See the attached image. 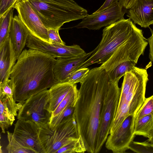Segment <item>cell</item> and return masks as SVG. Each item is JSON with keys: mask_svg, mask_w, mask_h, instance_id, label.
I'll return each instance as SVG.
<instances>
[{"mask_svg": "<svg viewBox=\"0 0 153 153\" xmlns=\"http://www.w3.org/2000/svg\"><path fill=\"white\" fill-rule=\"evenodd\" d=\"M111 81L105 71L94 68L81 83L74 114L86 152L95 153L101 113Z\"/></svg>", "mask_w": 153, "mask_h": 153, "instance_id": "cell-1", "label": "cell"}, {"mask_svg": "<svg viewBox=\"0 0 153 153\" xmlns=\"http://www.w3.org/2000/svg\"><path fill=\"white\" fill-rule=\"evenodd\" d=\"M56 59L39 51L23 50L11 71L10 79L15 100L22 105L31 96L58 83L54 74Z\"/></svg>", "mask_w": 153, "mask_h": 153, "instance_id": "cell-2", "label": "cell"}, {"mask_svg": "<svg viewBox=\"0 0 153 153\" xmlns=\"http://www.w3.org/2000/svg\"><path fill=\"white\" fill-rule=\"evenodd\" d=\"M140 30L129 18L119 20L105 27L100 43L78 69L94 64L105 63L120 46Z\"/></svg>", "mask_w": 153, "mask_h": 153, "instance_id": "cell-3", "label": "cell"}, {"mask_svg": "<svg viewBox=\"0 0 153 153\" xmlns=\"http://www.w3.org/2000/svg\"><path fill=\"white\" fill-rule=\"evenodd\" d=\"M47 28L59 30L66 22L82 19L87 11L74 0H27Z\"/></svg>", "mask_w": 153, "mask_h": 153, "instance_id": "cell-4", "label": "cell"}, {"mask_svg": "<svg viewBox=\"0 0 153 153\" xmlns=\"http://www.w3.org/2000/svg\"><path fill=\"white\" fill-rule=\"evenodd\" d=\"M148 76L146 69L136 67L124 76L116 111L123 118L135 116L143 103Z\"/></svg>", "mask_w": 153, "mask_h": 153, "instance_id": "cell-5", "label": "cell"}, {"mask_svg": "<svg viewBox=\"0 0 153 153\" xmlns=\"http://www.w3.org/2000/svg\"><path fill=\"white\" fill-rule=\"evenodd\" d=\"M80 136L74 113L53 129L49 123L39 127V138L44 153H56L62 146Z\"/></svg>", "mask_w": 153, "mask_h": 153, "instance_id": "cell-6", "label": "cell"}, {"mask_svg": "<svg viewBox=\"0 0 153 153\" xmlns=\"http://www.w3.org/2000/svg\"><path fill=\"white\" fill-rule=\"evenodd\" d=\"M140 29L127 41L120 46L110 58L100 67L107 73L119 64L127 61L137 63L141 55L144 54L148 42Z\"/></svg>", "mask_w": 153, "mask_h": 153, "instance_id": "cell-7", "label": "cell"}, {"mask_svg": "<svg viewBox=\"0 0 153 153\" xmlns=\"http://www.w3.org/2000/svg\"><path fill=\"white\" fill-rule=\"evenodd\" d=\"M118 81H111L101 113L95 153H99L109 134L112 123L115 117L119 102L121 88Z\"/></svg>", "mask_w": 153, "mask_h": 153, "instance_id": "cell-8", "label": "cell"}, {"mask_svg": "<svg viewBox=\"0 0 153 153\" xmlns=\"http://www.w3.org/2000/svg\"><path fill=\"white\" fill-rule=\"evenodd\" d=\"M49 97L48 89L29 97L19 110L18 120L33 121L39 127L49 123L51 116L47 109Z\"/></svg>", "mask_w": 153, "mask_h": 153, "instance_id": "cell-9", "label": "cell"}, {"mask_svg": "<svg viewBox=\"0 0 153 153\" xmlns=\"http://www.w3.org/2000/svg\"><path fill=\"white\" fill-rule=\"evenodd\" d=\"M127 10L119 1L100 12L93 13L91 15L88 14L74 27L78 29L86 28L91 30H99L124 19V16Z\"/></svg>", "mask_w": 153, "mask_h": 153, "instance_id": "cell-10", "label": "cell"}, {"mask_svg": "<svg viewBox=\"0 0 153 153\" xmlns=\"http://www.w3.org/2000/svg\"><path fill=\"white\" fill-rule=\"evenodd\" d=\"M135 116H128L115 131L109 134L105 144L108 149L114 153H124L128 149L135 135L134 130Z\"/></svg>", "mask_w": 153, "mask_h": 153, "instance_id": "cell-11", "label": "cell"}, {"mask_svg": "<svg viewBox=\"0 0 153 153\" xmlns=\"http://www.w3.org/2000/svg\"><path fill=\"white\" fill-rule=\"evenodd\" d=\"M20 19L31 35L49 43L48 29L27 0H23L15 6Z\"/></svg>", "mask_w": 153, "mask_h": 153, "instance_id": "cell-12", "label": "cell"}, {"mask_svg": "<svg viewBox=\"0 0 153 153\" xmlns=\"http://www.w3.org/2000/svg\"><path fill=\"white\" fill-rule=\"evenodd\" d=\"M26 45L29 49L39 51L55 58H69L81 56L86 53L78 45L50 44L30 34Z\"/></svg>", "mask_w": 153, "mask_h": 153, "instance_id": "cell-13", "label": "cell"}, {"mask_svg": "<svg viewBox=\"0 0 153 153\" xmlns=\"http://www.w3.org/2000/svg\"><path fill=\"white\" fill-rule=\"evenodd\" d=\"M39 127L33 121L18 120L13 134L16 140L34 153H44L39 138Z\"/></svg>", "mask_w": 153, "mask_h": 153, "instance_id": "cell-14", "label": "cell"}, {"mask_svg": "<svg viewBox=\"0 0 153 153\" xmlns=\"http://www.w3.org/2000/svg\"><path fill=\"white\" fill-rule=\"evenodd\" d=\"M127 16L134 24L146 28L153 24V0H137Z\"/></svg>", "mask_w": 153, "mask_h": 153, "instance_id": "cell-15", "label": "cell"}, {"mask_svg": "<svg viewBox=\"0 0 153 153\" xmlns=\"http://www.w3.org/2000/svg\"><path fill=\"white\" fill-rule=\"evenodd\" d=\"M91 53V51L80 56L57 58L54 66V74L57 82H63L71 73L78 69Z\"/></svg>", "mask_w": 153, "mask_h": 153, "instance_id": "cell-16", "label": "cell"}, {"mask_svg": "<svg viewBox=\"0 0 153 153\" xmlns=\"http://www.w3.org/2000/svg\"><path fill=\"white\" fill-rule=\"evenodd\" d=\"M17 59L13 45L9 38L0 47V84L10 79L11 71Z\"/></svg>", "mask_w": 153, "mask_h": 153, "instance_id": "cell-17", "label": "cell"}, {"mask_svg": "<svg viewBox=\"0 0 153 153\" xmlns=\"http://www.w3.org/2000/svg\"><path fill=\"white\" fill-rule=\"evenodd\" d=\"M30 33L18 15L13 17L9 34L17 58L21 54L26 45Z\"/></svg>", "mask_w": 153, "mask_h": 153, "instance_id": "cell-18", "label": "cell"}, {"mask_svg": "<svg viewBox=\"0 0 153 153\" xmlns=\"http://www.w3.org/2000/svg\"><path fill=\"white\" fill-rule=\"evenodd\" d=\"M74 85L67 82H58L48 89L49 97L47 109L51 113L65 97Z\"/></svg>", "mask_w": 153, "mask_h": 153, "instance_id": "cell-19", "label": "cell"}, {"mask_svg": "<svg viewBox=\"0 0 153 153\" xmlns=\"http://www.w3.org/2000/svg\"><path fill=\"white\" fill-rule=\"evenodd\" d=\"M0 101L5 104L11 112L17 116V112L22 105L16 103L14 99L13 83L10 79L0 84Z\"/></svg>", "mask_w": 153, "mask_h": 153, "instance_id": "cell-20", "label": "cell"}, {"mask_svg": "<svg viewBox=\"0 0 153 153\" xmlns=\"http://www.w3.org/2000/svg\"><path fill=\"white\" fill-rule=\"evenodd\" d=\"M153 129V114L146 115L134 121V130L135 135L149 138Z\"/></svg>", "mask_w": 153, "mask_h": 153, "instance_id": "cell-21", "label": "cell"}, {"mask_svg": "<svg viewBox=\"0 0 153 153\" xmlns=\"http://www.w3.org/2000/svg\"><path fill=\"white\" fill-rule=\"evenodd\" d=\"M13 8H12L5 14L0 17V47L9 38L10 28L13 18Z\"/></svg>", "mask_w": 153, "mask_h": 153, "instance_id": "cell-22", "label": "cell"}, {"mask_svg": "<svg viewBox=\"0 0 153 153\" xmlns=\"http://www.w3.org/2000/svg\"><path fill=\"white\" fill-rule=\"evenodd\" d=\"M78 94V90L77 89L76 84H75L65 97L51 113V118L56 116L68 107H74L77 99Z\"/></svg>", "mask_w": 153, "mask_h": 153, "instance_id": "cell-23", "label": "cell"}, {"mask_svg": "<svg viewBox=\"0 0 153 153\" xmlns=\"http://www.w3.org/2000/svg\"><path fill=\"white\" fill-rule=\"evenodd\" d=\"M137 63L127 61L119 64L108 73L110 81H118L127 72L132 70Z\"/></svg>", "mask_w": 153, "mask_h": 153, "instance_id": "cell-24", "label": "cell"}, {"mask_svg": "<svg viewBox=\"0 0 153 153\" xmlns=\"http://www.w3.org/2000/svg\"><path fill=\"white\" fill-rule=\"evenodd\" d=\"M85 152L86 149L84 143L80 136L74 138L62 146L56 153H79Z\"/></svg>", "mask_w": 153, "mask_h": 153, "instance_id": "cell-25", "label": "cell"}, {"mask_svg": "<svg viewBox=\"0 0 153 153\" xmlns=\"http://www.w3.org/2000/svg\"><path fill=\"white\" fill-rule=\"evenodd\" d=\"M15 116L6 105L0 101V126L2 133H5V130L12 126L15 120Z\"/></svg>", "mask_w": 153, "mask_h": 153, "instance_id": "cell-26", "label": "cell"}, {"mask_svg": "<svg viewBox=\"0 0 153 153\" xmlns=\"http://www.w3.org/2000/svg\"><path fill=\"white\" fill-rule=\"evenodd\" d=\"M8 143L6 149L9 153H34L29 148L25 146L14 137L13 133L7 132Z\"/></svg>", "mask_w": 153, "mask_h": 153, "instance_id": "cell-27", "label": "cell"}, {"mask_svg": "<svg viewBox=\"0 0 153 153\" xmlns=\"http://www.w3.org/2000/svg\"><path fill=\"white\" fill-rule=\"evenodd\" d=\"M74 107H69L56 116L50 118L49 125L51 129H53L69 117L74 112Z\"/></svg>", "mask_w": 153, "mask_h": 153, "instance_id": "cell-28", "label": "cell"}, {"mask_svg": "<svg viewBox=\"0 0 153 153\" xmlns=\"http://www.w3.org/2000/svg\"><path fill=\"white\" fill-rule=\"evenodd\" d=\"M149 114H153V95L145 98L143 103L135 115L134 121Z\"/></svg>", "mask_w": 153, "mask_h": 153, "instance_id": "cell-29", "label": "cell"}, {"mask_svg": "<svg viewBox=\"0 0 153 153\" xmlns=\"http://www.w3.org/2000/svg\"><path fill=\"white\" fill-rule=\"evenodd\" d=\"M128 149L138 153H153V145L148 140L142 142L133 141L129 145Z\"/></svg>", "mask_w": 153, "mask_h": 153, "instance_id": "cell-30", "label": "cell"}, {"mask_svg": "<svg viewBox=\"0 0 153 153\" xmlns=\"http://www.w3.org/2000/svg\"><path fill=\"white\" fill-rule=\"evenodd\" d=\"M89 69L84 68L78 69L71 73L63 82L74 84L82 82L88 73Z\"/></svg>", "mask_w": 153, "mask_h": 153, "instance_id": "cell-31", "label": "cell"}, {"mask_svg": "<svg viewBox=\"0 0 153 153\" xmlns=\"http://www.w3.org/2000/svg\"><path fill=\"white\" fill-rule=\"evenodd\" d=\"M23 0H0V17L5 14Z\"/></svg>", "mask_w": 153, "mask_h": 153, "instance_id": "cell-32", "label": "cell"}, {"mask_svg": "<svg viewBox=\"0 0 153 153\" xmlns=\"http://www.w3.org/2000/svg\"><path fill=\"white\" fill-rule=\"evenodd\" d=\"M48 30L50 44L65 45L59 36V30L51 28L48 29Z\"/></svg>", "mask_w": 153, "mask_h": 153, "instance_id": "cell-33", "label": "cell"}, {"mask_svg": "<svg viewBox=\"0 0 153 153\" xmlns=\"http://www.w3.org/2000/svg\"><path fill=\"white\" fill-rule=\"evenodd\" d=\"M119 1L120 0H106L102 6L93 13L95 14L100 12Z\"/></svg>", "mask_w": 153, "mask_h": 153, "instance_id": "cell-34", "label": "cell"}, {"mask_svg": "<svg viewBox=\"0 0 153 153\" xmlns=\"http://www.w3.org/2000/svg\"><path fill=\"white\" fill-rule=\"evenodd\" d=\"M137 0H120L122 5L125 9L128 10L132 7Z\"/></svg>", "mask_w": 153, "mask_h": 153, "instance_id": "cell-35", "label": "cell"}, {"mask_svg": "<svg viewBox=\"0 0 153 153\" xmlns=\"http://www.w3.org/2000/svg\"><path fill=\"white\" fill-rule=\"evenodd\" d=\"M147 40L149 46V58L151 61L153 62V32Z\"/></svg>", "mask_w": 153, "mask_h": 153, "instance_id": "cell-36", "label": "cell"}, {"mask_svg": "<svg viewBox=\"0 0 153 153\" xmlns=\"http://www.w3.org/2000/svg\"><path fill=\"white\" fill-rule=\"evenodd\" d=\"M148 140L153 145V129L151 131Z\"/></svg>", "mask_w": 153, "mask_h": 153, "instance_id": "cell-37", "label": "cell"}]
</instances>
